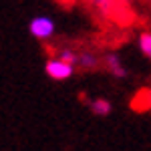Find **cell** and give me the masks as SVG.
Masks as SVG:
<instances>
[{
  "label": "cell",
  "mask_w": 151,
  "mask_h": 151,
  "mask_svg": "<svg viewBox=\"0 0 151 151\" xmlns=\"http://www.w3.org/2000/svg\"><path fill=\"white\" fill-rule=\"evenodd\" d=\"M28 32L38 40H47V38H50L55 35V20L50 16H45V14L35 16L28 22Z\"/></svg>",
  "instance_id": "6da1fadb"
},
{
  "label": "cell",
  "mask_w": 151,
  "mask_h": 151,
  "mask_svg": "<svg viewBox=\"0 0 151 151\" xmlns=\"http://www.w3.org/2000/svg\"><path fill=\"white\" fill-rule=\"evenodd\" d=\"M45 73H47L48 79H52V81H67V79H70L75 75V67L67 65L60 58L55 57V58H48L47 63H45Z\"/></svg>",
  "instance_id": "7a4b0ae2"
},
{
  "label": "cell",
  "mask_w": 151,
  "mask_h": 151,
  "mask_svg": "<svg viewBox=\"0 0 151 151\" xmlns=\"http://www.w3.org/2000/svg\"><path fill=\"white\" fill-rule=\"evenodd\" d=\"M103 65H105V69L109 70L115 79H125V77H127V69H125V65H123L121 57H119V55H115V52L105 55Z\"/></svg>",
  "instance_id": "3957f363"
},
{
  "label": "cell",
  "mask_w": 151,
  "mask_h": 151,
  "mask_svg": "<svg viewBox=\"0 0 151 151\" xmlns=\"http://www.w3.org/2000/svg\"><path fill=\"white\" fill-rule=\"evenodd\" d=\"M89 109H91V113L97 117H107L111 111H113V105L109 99H103V97H99V99H93V101H89Z\"/></svg>",
  "instance_id": "277c9868"
},
{
  "label": "cell",
  "mask_w": 151,
  "mask_h": 151,
  "mask_svg": "<svg viewBox=\"0 0 151 151\" xmlns=\"http://www.w3.org/2000/svg\"><path fill=\"white\" fill-rule=\"evenodd\" d=\"M87 2L103 16H113L117 10V0H87Z\"/></svg>",
  "instance_id": "5b68a950"
},
{
  "label": "cell",
  "mask_w": 151,
  "mask_h": 151,
  "mask_svg": "<svg viewBox=\"0 0 151 151\" xmlns=\"http://www.w3.org/2000/svg\"><path fill=\"white\" fill-rule=\"evenodd\" d=\"M79 67L85 70H93L99 67V57L95 52H79Z\"/></svg>",
  "instance_id": "8992f818"
},
{
  "label": "cell",
  "mask_w": 151,
  "mask_h": 151,
  "mask_svg": "<svg viewBox=\"0 0 151 151\" xmlns=\"http://www.w3.org/2000/svg\"><path fill=\"white\" fill-rule=\"evenodd\" d=\"M133 107L135 109H139V111H151V89H145V91H141L137 97H135V101H133Z\"/></svg>",
  "instance_id": "52a82bcc"
},
{
  "label": "cell",
  "mask_w": 151,
  "mask_h": 151,
  "mask_svg": "<svg viewBox=\"0 0 151 151\" xmlns=\"http://www.w3.org/2000/svg\"><path fill=\"white\" fill-rule=\"evenodd\" d=\"M57 58H60V60L67 63V65H73V67L79 65V52H75L73 48H60L57 52Z\"/></svg>",
  "instance_id": "ba28073f"
},
{
  "label": "cell",
  "mask_w": 151,
  "mask_h": 151,
  "mask_svg": "<svg viewBox=\"0 0 151 151\" xmlns=\"http://www.w3.org/2000/svg\"><path fill=\"white\" fill-rule=\"evenodd\" d=\"M137 42H139V50L151 60V32H141Z\"/></svg>",
  "instance_id": "9c48e42d"
}]
</instances>
